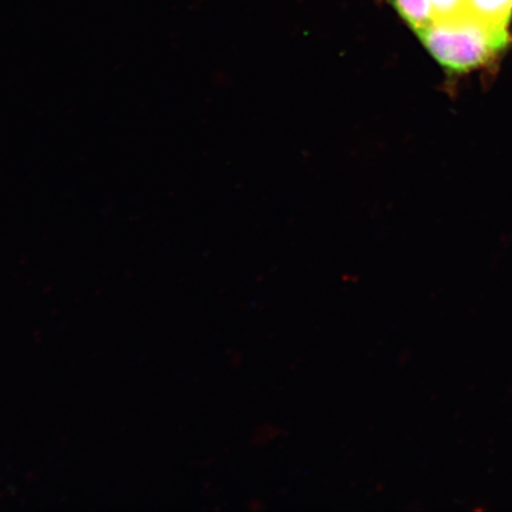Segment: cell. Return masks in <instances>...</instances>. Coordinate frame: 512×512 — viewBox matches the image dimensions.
Segmentation results:
<instances>
[{
    "instance_id": "obj_1",
    "label": "cell",
    "mask_w": 512,
    "mask_h": 512,
    "mask_svg": "<svg viewBox=\"0 0 512 512\" xmlns=\"http://www.w3.org/2000/svg\"><path fill=\"white\" fill-rule=\"evenodd\" d=\"M418 36L434 59L454 73L485 66L511 42L508 27L485 21L470 11L435 19Z\"/></svg>"
},
{
    "instance_id": "obj_2",
    "label": "cell",
    "mask_w": 512,
    "mask_h": 512,
    "mask_svg": "<svg viewBox=\"0 0 512 512\" xmlns=\"http://www.w3.org/2000/svg\"><path fill=\"white\" fill-rule=\"evenodd\" d=\"M390 3L416 34L434 21L431 0H390Z\"/></svg>"
},
{
    "instance_id": "obj_3",
    "label": "cell",
    "mask_w": 512,
    "mask_h": 512,
    "mask_svg": "<svg viewBox=\"0 0 512 512\" xmlns=\"http://www.w3.org/2000/svg\"><path fill=\"white\" fill-rule=\"evenodd\" d=\"M467 11L485 21L509 27L512 17V0H469Z\"/></svg>"
},
{
    "instance_id": "obj_4",
    "label": "cell",
    "mask_w": 512,
    "mask_h": 512,
    "mask_svg": "<svg viewBox=\"0 0 512 512\" xmlns=\"http://www.w3.org/2000/svg\"><path fill=\"white\" fill-rule=\"evenodd\" d=\"M431 2L435 21V19L463 14V12L467 11V2L469 0H431Z\"/></svg>"
}]
</instances>
